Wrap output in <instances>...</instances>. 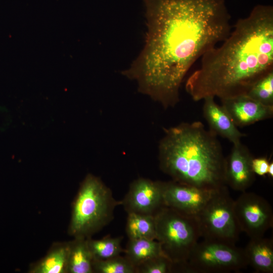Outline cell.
I'll return each mask as SVG.
<instances>
[{"mask_svg": "<svg viewBox=\"0 0 273 273\" xmlns=\"http://www.w3.org/2000/svg\"><path fill=\"white\" fill-rule=\"evenodd\" d=\"M125 254L136 268L148 260L164 255L158 241L147 239H129Z\"/></svg>", "mask_w": 273, "mask_h": 273, "instance_id": "17", "label": "cell"}, {"mask_svg": "<svg viewBox=\"0 0 273 273\" xmlns=\"http://www.w3.org/2000/svg\"><path fill=\"white\" fill-rule=\"evenodd\" d=\"M216 191L200 189L173 180L163 182V204L164 206L195 216Z\"/></svg>", "mask_w": 273, "mask_h": 273, "instance_id": "9", "label": "cell"}, {"mask_svg": "<svg viewBox=\"0 0 273 273\" xmlns=\"http://www.w3.org/2000/svg\"><path fill=\"white\" fill-rule=\"evenodd\" d=\"M269 162L265 157L253 158L252 167L254 173L256 174L263 176L267 174Z\"/></svg>", "mask_w": 273, "mask_h": 273, "instance_id": "23", "label": "cell"}, {"mask_svg": "<svg viewBox=\"0 0 273 273\" xmlns=\"http://www.w3.org/2000/svg\"><path fill=\"white\" fill-rule=\"evenodd\" d=\"M234 212L240 231L250 239L263 237L273 225V212L269 203L252 192L243 193L234 201Z\"/></svg>", "mask_w": 273, "mask_h": 273, "instance_id": "8", "label": "cell"}, {"mask_svg": "<svg viewBox=\"0 0 273 273\" xmlns=\"http://www.w3.org/2000/svg\"><path fill=\"white\" fill-rule=\"evenodd\" d=\"M195 217L203 239L236 245L241 231L227 186L216 191Z\"/></svg>", "mask_w": 273, "mask_h": 273, "instance_id": "6", "label": "cell"}, {"mask_svg": "<svg viewBox=\"0 0 273 273\" xmlns=\"http://www.w3.org/2000/svg\"><path fill=\"white\" fill-rule=\"evenodd\" d=\"M68 242L67 273L94 272L93 257L88 246L87 238L74 237Z\"/></svg>", "mask_w": 273, "mask_h": 273, "instance_id": "16", "label": "cell"}, {"mask_svg": "<svg viewBox=\"0 0 273 273\" xmlns=\"http://www.w3.org/2000/svg\"><path fill=\"white\" fill-rule=\"evenodd\" d=\"M156 240L164 254L181 270L201 237L195 216L163 206L155 214Z\"/></svg>", "mask_w": 273, "mask_h": 273, "instance_id": "5", "label": "cell"}, {"mask_svg": "<svg viewBox=\"0 0 273 273\" xmlns=\"http://www.w3.org/2000/svg\"><path fill=\"white\" fill-rule=\"evenodd\" d=\"M129 213L153 214L164 206L163 182L139 178L130 185L128 193L121 201Z\"/></svg>", "mask_w": 273, "mask_h": 273, "instance_id": "10", "label": "cell"}, {"mask_svg": "<svg viewBox=\"0 0 273 273\" xmlns=\"http://www.w3.org/2000/svg\"><path fill=\"white\" fill-rule=\"evenodd\" d=\"M248 264L244 249L203 239L193 248L182 270L192 273L229 272L238 271Z\"/></svg>", "mask_w": 273, "mask_h": 273, "instance_id": "7", "label": "cell"}, {"mask_svg": "<svg viewBox=\"0 0 273 273\" xmlns=\"http://www.w3.org/2000/svg\"><path fill=\"white\" fill-rule=\"evenodd\" d=\"M94 272L99 273H134L136 267L126 258L120 255L105 260H93Z\"/></svg>", "mask_w": 273, "mask_h": 273, "instance_id": "20", "label": "cell"}, {"mask_svg": "<svg viewBox=\"0 0 273 273\" xmlns=\"http://www.w3.org/2000/svg\"><path fill=\"white\" fill-rule=\"evenodd\" d=\"M220 101L222 107L237 127L251 125L270 118L273 115V105L263 104L247 95L224 98Z\"/></svg>", "mask_w": 273, "mask_h": 273, "instance_id": "12", "label": "cell"}, {"mask_svg": "<svg viewBox=\"0 0 273 273\" xmlns=\"http://www.w3.org/2000/svg\"><path fill=\"white\" fill-rule=\"evenodd\" d=\"M217 136L198 121L164 129L158 146L161 170L183 185L212 191L227 186L226 157Z\"/></svg>", "mask_w": 273, "mask_h": 273, "instance_id": "3", "label": "cell"}, {"mask_svg": "<svg viewBox=\"0 0 273 273\" xmlns=\"http://www.w3.org/2000/svg\"><path fill=\"white\" fill-rule=\"evenodd\" d=\"M174 265L165 255H160L147 260L136 268L141 273H167L173 270Z\"/></svg>", "mask_w": 273, "mask_h": 273, "instance_id": "22", "label": "cell"}, {"mask_svg": "<svg viewBox=\"0 0 273 273\" xmlns=\"http://www.w3.org/2000/svg\"><path fill=\"white\" fill-rule=\"evenodd\" d=\"M244 249L248 264L257 272H273V241L271 238H251Z\"/></svg>", "mask_w": 273, "mask_h": 273, "instance_id": "14", "label": "cell"}, {"mask_svg": "<svg viewBox=\"0 0 273 273\" xmlns=\"http://www.w3.org/2000/svg\"><path fill=\"white\" fill-rule=\"evenodd\" d=\"M119 204L121 202L115 200L100 178L88 174L73 202L68 234L74 238H90L113 219Z\"/></svg>", "mask_w": 273, "mask_h": 273, "instance_id": "4", "label": "cell"}, {"mask_svg": "<svg viewBox=\"0 0 273 273\" xmlns=\"http://www.w3.org/2000/svg\"><path fill=\"white\" fill-rule=\"evenodd\" d=\"M222 42L202 55L200 67L186 82V90L194 101L246 95L273 71L272 7H254Z\"/></svg>", "mask_w": 273, "mask_h": 273, "instance_id": "2", "label": "cell"}, {"mask_svg": "<svg viewBox=\"0 0 273 273\" xmlns=\"http://www.w3.org/2000/svg\"><path fill=\"white\" fill-rule=\"evenodd\" d=\"M233 145L229 155L226 157V184L234 191L243 192L255 180L252 167L253 157L241 142Z\"/></svg>", "mask_w": 273, "mask_h": 273, "instance_id": "11", "label": "cell"}, {"mask_svg": "<svg viewBox=\"0 0 273 273\" xmlns=\"http://www.w3.org/2000/svg\"><path fill=\"white\" fill-rule=\"evenodd\" d=\"M266 105H273V71L256 82L246 94Z\"/></svg>", "mask_w": 273, "mask_h": 273, "instance_id": "21", "label": "cell"}, {"mask_svg": "<svg viewBox=\"0 0 273 273\" xmlns=\"http://www.w3.org/2000/svg\"><path fill=\"white\" fill-rule=\"evenodd\" d=\"M203 114L209 130L217 135L228 139L233 144L241 142L246 134L241 132L222 106L218 105L214 98L203 99Z\"/></svg>", "mask_w": 273, "mask_h": 273, "instance_id": "13", "label": "cell"}, {"mask_svg": "<svg viewBox=\"0 0 273 273\" xmlns=\"http://www.w3.org/2000/svg\"><path fill=\"white\" fill-rule=\"evenodd\" d=\"M267 174L270 177L272 178L273 177V163L272 162L269 163Z\"/></svg>", "mask_w": 273, "mask_h": 273, "instance_id": "24", "label": "cell"}, {"mask_svg": "<svg viewBox=\"0 0 273 273\" xmlns=\"http://www.w3.org/2000/svg\"><path fill=\"white\" fill-rule=\"evenodd\" d=\"M68 253V242L55 243L43 258L30 265L28 272L67 273Z\"/></svg>", "mask_w": 273, "mask_h": 273, "instance_id": "15", "label": "cell"}, {"mask_svg": "<svg viewBox=\"0 0 273 273\" xmlns=\"http://www.w3.org/2000/svg\"><path fill=\"white\" fill-rule=\"evenodd\" d=\"M121 238H105L100 240L87 238L94 260H105L119 256L122 251Z\"/></svg>", "mask_w": 273, "mask_h": 273, "instance_id": "19", "label": "cell"}, {"mask_svg": "<svg viewBox=\"0 0 273 273\" xmlns=\"http://www.w3.org/2000/svg\"><path fill=\"white\" fill-rule=\"evenodd\" d=\"M148 31L144 49L122 72L139 91L164 108L179 101L193 65L222 42L232 27L225 0H144Z\"/></svg>", "mask_w": 273, "mask_h": 273, "instance_id": "1", "label": "cell"}, {"mask_svg": "<svg viewBox=\"0 0 273 273\" xmlns=\"http://www.w3.org/2000/svg\"><path fill=\"white\" fill-rule=\"evenodd\" d=\"M126 232L129 239L156 240L154 215L133 212L128 213Z\"/></svg>", "mask_w": 273, "mask_h": 273, "instance_id": "18", "label": "cell"}]
</instances>
